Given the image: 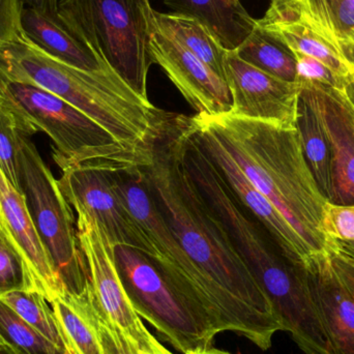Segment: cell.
Here are the masks:
<instances>
[{
  "mask_svg": "<svg viewBox=\"0 0 354 354\" xmlns=\"http://www.w3.org/2000/svg\"><path fill=\"white\" fill-rule=\"evenodd\" d=\"M185 122L183 114L161 110L155 133L137 151V164L172 233L205 282L208 311L218 332L235 333L268 351L282 326L185 167Z\"/></svg>",
  "mask_w": 354,
  "mask_h": 354,
  "instance_id": "cell-1",
  "label": "cell"
},
{
  "mask_svg": "<svg viewBox=\"0 0 354 354\" xmlns=\"http://www.w3.org/2000/svg\"><path fill=\"white\" fill-rule=\"evenodd\" d=\"M196 116L212 129L241 171L312 252H328L330 241L322 229L328 201L306 161L297 128H282L230 113Z\"/></svg>",
  "mask_w": 354,
  "mask_h": 354,
  "instance_id": "cell-2",
  "label": "cell"
},
{
  "mask_svg": "<svg viewBox=\"0 0 354 354\" xmlns=\"http://www.w3.org/2000/svg\"><path fill=\"white\" fill-rule=\"evenodd\" d=\"M0 72L37 85L93 118L127 149L136 151L155 133L161 110L114 72H86L57 62L25 37L0 46Z\"/></svg>",
  "mask_w": 354,
  "mask_h": 354,
  "instance_id": "cell-3",
  "label": "cell"
},
{
  "mask_svg": "<svg viewBox=\"0 0 354 354\" xmlns=\"http://www.w3.org/2000/svg\"><path fill=\"white\" fill-rule=\"evenodd\" d=\"M149 0H60L58 19L141 97H147Z\"/></svg>",
  "mask_w": 354,
  "mask_h": 354,
  "instance_id": "cell-4",
  "label": "cell"
},
{
  "mask_svg": "<svg viewBox=\"0 0 354 354\" xmlns=\"http://www.w3.org/2000/svg\"><path fill=\"white\" fill-rule=\"evenodd\" d=\"M0 101L53 141V159L64 170L81 164L136 163V151L118 142L84 112L35 84L0 72Z\"/></svg>",
  "mask_w": 354,
  "mask_h": 354,
  "instance_id": "cell-5",
  "label": "cell"
},
{
  "mask_svg": "<svg viewBox=\"0 0 354 354\" xmlns=\"http://www.w3.org/2000/svg\"><path fill=\"white\" fill-rule=\"evenodd\" d=\"M114 255L122 286L140 317L179 353L212 348L218 333L199 304L177 288L142 252L116 245Z\"/></svg>",
  "mask_w": 354,
  "mask_h": 354,
  "instance_id": "cell-6",
  "label": "cell"
},
{
  "mask_svg": "<svg viewBox=\"0 0 354 354\" xmlns=\"http://www.w3.org/2000/svg\"><path fill=\"white\" fill-rule=\"evenodd\" d=\"M18 161L21 189L35 230L66 295L80 299L91 283L72 206L30 138L21 142Z\"/></svg>",
  "mask_w": 354,
  "mask_h": 354,
  "instance_id": "cell-7",
  "label": "cell"
},
{
  "mask_svg": "<svg viewBox=\"0 0 354 354\" xmlns=\"http://www.w3.org/2000/svg\"><path fill=\"white\" fill-rule=\"evenodd\" d=\"M108 164L87 163L62 170L58 185L68 203L97 221L114 245H126L149 256L141 225L124 202Z\"/></svg>",
  "mask_w": 354,
  "mask_h": 354,
  "instance_id": "cell-8",
  "label": "cell"
},
{
  "mask_svg": "<svg viewBox=\"0 0 354 354\" xmlns=\"http://www.w3.org/2000/svg\"><path fill=\"white\" fill-rule=\"evenodd\" d=\"M77 212L79 245L88 268L93 295L106 315L136 343L145 346L153 335L133 309L116 266L114 247L95 218Z\"/></svg>",
  "mask_w": 354,
  "mask_h": 354,
  "instance_id": "cell-9",
  "label": "cell"
},
{
  "mask_svg": "<svg viewBox=\"0 0 354 354\" xmlns=\"http://www.w3.org/2000/svg\"><path fill=\"white\" fill-rule=\"evenodd\" d=\"M196 137L239 201L270 235L281 253L295 266H304L314 255L276 206L260 193L235 163L216 135L197 116H191Z\"/></svg>",
  "mask_w": 354,
  "mask_h": 354,
  "instance_id": "cell-10",
  "label": "cell"
},
{
  "mask_svg": "<svg viewBox=\"0 0 354 354\" xmlns=\"http://www.w3.org/2000/svg\"><path fill=\"white\" fill-rule=\"evenodd\" d=\"M225 81L232 97L229 113L239 118L297 129L301 85L272 76L228 51Z\"/></svg>",
  "mask_w": 354,
  "mask_h": 354,
  "instance_id": "cell-11",
  "label": "cell"
},
{
  "mask_svg": "<svg viewBox=\"0 0 354 354\" xmlns=\"http://www.w3.org/2000/svg\"><path fill=\"white\" fill-rule=\"evenodd\" d=\"M149 54L197 114L216 116L231 111L232 97L226 81L176 39L156 28L153 22Z\"/></svg>",
  "mask_w": 354,
  "mask_h": 354,
  "instance_id": "cell-12",
  "label": "cell"
},
{
  "mask_svg": "<svg viewBox=\"0 0 354 354\" xmlns=\"http://www.w3.org/2000/svg\"><path fill=\"white\" fill-rule=\"evenodd\" d=\"M322 118L333 153L330 203L354 205V104L344 88L299 83Z\"/></svg>",
  "mask_w": 354,
  "mask_h": 354,
  "instance_id": "cell-13",
  "label": "cell"
},
{
  "mask_svg": "<svg viewBox=\"0 0 354 354\" xmlns=\"http://www.w3.org/2000/svg\"><path fill=\"white\" fill-rule=\"evenodd\" d=\"M308 286L335 354H354V295L335 268L328 252L305 264Z\"/></svg>",
  "mask_w": 354,
  "mask_h": 354,
  "instance_id": "cell-14",
  "label": "cell"
},
{
  "mask_svg": "<svg viewBox=\"0 0 354 354\" xmlns=\"http://www.w3.org/2000/svg\"><path fill=\"white\" fill-rule=\"evenodd\" d=\"M0 221L21 250L35 290L50 304L64 297L66 291L51 259L35 230L24 196L10 183L0 168Z\"/></svg>",
  "mask_w": 354,
  "mask_h": 354,
  "instance_id": "cell-15",
  "label": "cell"
},
{
  "mask_svg": "<svg viewBox=\"0 0 354 354\" xmlns=\"http://www.w3.org/2000/svg\"><path fill=\"white\" fill-rule=\"evenodd\" d=\"M256 22L276 35L293 53L316 58L344 82L353 74L354 66L344 54L309 24L288 0H270L268 12Z\"/></svg>",
  "mask_w": 354,
  "mask_h": 354,
  "instance_id": "cell-16",
  "label": "cell"
},
{
  "mask_svg": "<svg viewBox=\"0 0 354 354\" xmlns=\"http://www.w3.org/2000/svg\"><path fill=\"white\" fill-rule=\"evenodd\" d=\"M21 27L32 45L57 62L86 72H113L58 18L24 8Z\"/></svg>",
  "mask_w": 354,
  "mask_h": 354,
  "instance_id": "cell-17",
  "label": "cell"
},
{
  "mask_svg": "<svg viewBox=\"0 0 354 354\" xmlns=\"http://www.w3.org/2000/svg\"><path fill=\"white\" fill-rule=\"evenodd\" d=\"M176 14L205 25L227 51H234L256 26L239 0H165Z\"/></svg>",
  "mask_w": 354,
  "mask_h": 354,
  "instance_id": "cell-18",
  "label": "cell"
},
{
  "mask_svg": "<svg viewBox=\"0 0 354 354\" xmlns=\"http://www.w3.org/2000/svg\"><path fill=\"white\" fill-rule=\"evenodd\" d=\"M297 128L301 136L306 161L322 196L330 202L333 191L332 147L322 118L301 91Z\"/></svg>",
  "mask_w": 354,
  "mask_h": 354,
  "instance_id": "cell-19",
  "label": "cell"
},
{
  "mask_svg": "<svg viewBox=\"0 0 354 354\" xmlns=\"http://www.w3.org/2000/svg\"><path fill=\"white\" fill-rule=\"evenodd\" d=\"M153 22L156 28L176 39L225 80V58L228 51L205 25L191 17L176 12L165 14L155 10Z\"/></svg>",
  "mask_w": 354,
  "mask_h": 354,
  "instance_id": "cell-20",
  "label": "cell"
},
{
  "mask_svg": "<svg viewBox=\"0 0 354 354\" xmlns=\"http://www.w3.org/2000/svg\"><path fill=\"white\" fill-rule=\"evenodd\" d=\"M234 51L251 66L287 82L297 83L295 54L276 35L257 22L253 31Z\"/></svg>",
  "mask_w": 354,
  "mask_h": 354,
  "instance_id": "cell-21",
  "label": "cell"
},
{
  "mask_svg": "<svg viewBox=\"0 0 354 354\" xmlns=\"http://www.w3.org/2000/svg\"><path fill=\"white\" fill-rule=\"evenodd\" d=\"M301 16L343 50L354 46V0H289Z\"/></svg>",
  "mask_w": 354,
  "mask_h": 354,
  "instance_id": "cell-22",
  "label": "cell"
},
{
  "mask_svg": "<svg viewBox=\"0 0 354 354\" xmlns=\"http://www.w3.org/2000/svg\"><path fill=\"white\" fill-rule=\"evenodd\" d=\"M93 287L80 299L64 295L51 307L75 354H105L93 319Z\"/></svg>",
  "mask_w": 354,
  "mask_h": 354,
  "instance_id": "cell-23",
  "label": "cell"
},
{
  "mask_svg": "<svg viewBox=\"0 0 354 354\" xmlns=\"http://www.w3.org/2000/svg\"><path fill=\"white\" fill-rule=\"evenodd\" d=\"M1 301L62 353L75 354L51 304L43 295L35 290L14 291Z\"/></svg>",
  "mask_w": 354,
  "mask_h": 354,
  "instance_id": "cell-24",
  "label": "cell"
},
{
  "mask_svg": "<svg viewBox=\"0 0 354 354\" xmlns=\"http://www.w3.org/2000/svg\"><path fill=\"white\" fill-rule=\"evenodd\" d=\"M37 129L0 101V168L10 183L22 194L18 153L21 142Z\"/></svg>",
  "mask_w": 354,
  "mask_h": 354,
  "instance_id": "cell-25",
  "label": "cell"
},
{
  "mask_svg": "<svg viewBox=\"0 0 354 354\" xmlns=\"http://www.w3.org/2000/svg\"><path fill=\"white\" fill-rule=\"evenodd\" d=\"M0 336L17 354H66L0 299Z\"/></svg>",
  "mask_w": 354,
  "mask_h": 354,
  "instance_id": "cell-26",
  "label": "cell"
},
{
  "mask_svg": "<svg viewBox=\"0 0 354 354\" xmlns=\"http://www.w3.org/2000/svg\"><path fill=\"white\" fill-rule=\"evenodd\" d=\"M19 290H35L26 261L0 221V299Z\"/></svg>",
  "mask_w": 354,
  "mask_h": 354,
  "instance_id": "cell-27",
  "label": "cell"
},
{
  "mask_svg": "<svg viewBox=\"0 0 354 354\" xmlns=\"http://www.w3.org/2000/svg\"><path fill=\"white\" fill-rule=\"evenodd\" d=\"M91 307L97 334L105 354H139V347L135 341L106 315L95 299V295H93Z\"/></svg>",
  "mask_w": 354,
  "mask_h": 354,
  "instance_id": "cell-28",
  "label": "cell"
},
{
  "mask_svg": "<svg viewBox=\"0 0 354 354\" xmlns=\"http://www.w3.org/2000/svg\"><path fill=\"white\" fill-rule=\"evenodd\" d=\"M322 229L328 241L354 239V205H338L326 202Z\"/></svg>",
  "mask_w": 354,
  "mask_h": 354,
  "instance_id": "cell-29",
  "label": "cell"
},
{
  "mask_svg": "<svg viewBox=\"0 0 354 354\" xmlns=\"http://www.w3.org/2000/svg\"><path fill=\"white\" fill-rule=\"evenodd\" d=\"M293 54L297 59V83H318L336 88L344 86V81L319 60L301 53Z\"/></svg>",
  "mask_w": 354,
  "mask_h": 354,
  "instance_id": "cell-30",
  "label": "cell"
},
{
  "mask_svg": "<svg viewBox=\"0 0 354 354\" xmlns=\"http://www.w3.org/2000/svg\"><path fill=\"white\" fill-rule=\"evenodd\" d=\"M22 0H0V46L23 35L21 15Z\"/></svg>",
  "mask_w": 354,
  "mask_h": 354,
  "instance_id": "cell-31",
  "label": "cell"
},
{
  "mask_svg": "<svg viewBox=\"0 0 354 354\" xmlns=\"http://www.w3.org/2000/svg\"><path fill=\"white\" fill-rule=\"evenodd\" d=\"M328 252L336 257L344 260L347 263L354 266V239H330Z\"/></svg>",
  "mask_w": 354,
  "mask_h": 354,
  "instance_id": "cell-32",
  "label": "cell"
},
{
  "mask_svg": "<svg viewBox=\"0 0 354 354\" xmlns=\"http://www.w3.org/2000/svg\"><path fill=\"white\" fill-rule=\"evenodd\" d=\"M24 8L39 10L52 18H58V0H22Z\"/></svg>",
  "mask_w": 354,
  "mask_h": 354,
  "instance_id": "cell-33",
  "label": "cell"
},
{
  "mask_svg": "<svg viewBox=\"0 0 354 354\" xmlns=\"http://www.w3.org/2000/svg\"><path fill=\"white\" fill-rule=\"evenodd\" d=\"M328 253H330V252H328ZM330 256H332L333 262H334L337 272H339L341 278L343 279L345 284L347 285L349 290H351L354 295V266L347 263L344 260L336 257V256L333 255V254H330Z\"/></svg>",
  "mask_w": 354,
  "mask_h": 354,
  "instance_id": "cell-34",
  "label": "cell"
},
{
  "mask_svg": "<svg viewBox=\"0 0 354 354\" xmlns=\"http://www.w3.org/2000/svg\"><path fill=\"white\" fill-rule=\"evenodd\" d=\"M139 354H174L164 347L155 337L151 336L145 346L139 348Z\"/></svg>",
  "mask_w": 354,
  "mask_h": 354,
  "instance_id": "cell-35",
  "label": "cell"
},
{
  "mask_svg": "<svg viewBox=\"0 0 354 354\" xmlns=\"http://www.w3.org/2000/svg\"><path fill=\"white\" fill-rule=\"evenodd\" d=\"M343 88H344L345 93H347L349 99H351L354 104V71L353 74H351V76L345 80Z\"/></svg>",
  "mask_w": 354,
  "mask_h": 354,
  "instance_id": "cell-36",
  "label": "cell"
},
{
  "mask_svg": "<svg viewBox=\"0 0 354 354\" xmlns=\"http://www.w3.org/2000/svg\"><path fill=\"white\" fill-rule=\"evenodd\" d=\"M343 54H344L345 57L348 59V62L354 66V46H351V47L343 50Z\"/></svg>",
  "mask_w": 354,
  "mask_h": 354,
  "instance_id": "cell-37",
  "label": "cell"
},
{
  "mask_svg": "<svg viewBox=\"0 0 354 354\" xmlns=\"http://www.w3.org/2000/svg\"><path fill=\"white\" fill-rule=\"evenodd\" d=\"M189 354H233L228 353V351H220V349L209 348L207 351H199V353H194Z\"/></svg>",
  "mask_w": 354,
  "mask_h": 354,
  "instance_id": "cell-38",
  "label": "cell"
},
{
  "mask_svg": "<svg viewBox=\"0 0 354 354\" xmlns=\"http://www.w3.org/2000/svg\"><path fill=\"white\" fill-rule=\"evenodd\" d=\"M0 354H17L10 347L0 346Z\"/></svg>",
  "mask_w": 354,
  "mask_h": 354,
  "instance_id": "cell-39",
  "label": "cell"
},
{
  "mask_svg": "<svg viewBox=\"0 0 354 354\" xmlns=\"http://www.w3.org/2000/svg\"><path fill=\"white\" fill-rule=\"evenodd\" d=\"M0 346H8V345H6V343L4 342V340L3 339H2L1 336H0Z\"/></svg>",
  "mask_w": 354,
  "mask_h": 354,
  "instance_id": "cell-40",
  "label": "cell"
}]
</instances>
